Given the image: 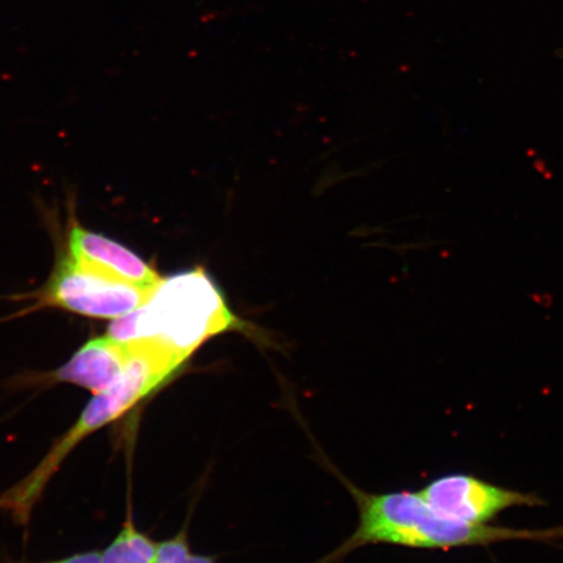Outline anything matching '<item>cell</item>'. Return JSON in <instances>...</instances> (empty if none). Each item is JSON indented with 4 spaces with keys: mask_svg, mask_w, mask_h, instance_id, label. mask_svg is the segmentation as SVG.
<instances>
[{
    "mask_svg": "<svg viewBox=\"0 0 563 563\" xmlns=\"http://www.w3.org/2000/svg\"><path fill=\"white\" fill-rule=\"evenodd\" d=\"M185 563H217L213 559L207 558V555H189L188 560Z\"/></svg>",
    "mask_w": 563,
    "mask_h": 563,
    "instance_id": "obj_10",
    "label": "cell"
},
{
    "mask_svg": "<svg viewBox=\"0 0 563 563\" xmlns=\"http://www.w3.org/2000/svg\"><path fill=\"white\" fill-rule=\"evenodd\" d=\"M156 549L157 544L153 540L129 522L101 553L100 563H153Z\"/></svg>",
    "mask_w": 563,
    "mask_h": 563,
    "instance_id": "obj_7",
    "label": "cell"
},
{
    "mask_svg": "<svg viewBox=\"0 0 563 563\" xmlns=\"http://www.w3.org/2000/svg\"><path fill=\"white\" fill-rule=\"evenodd\" d=\"M239 325L213 280L194 271L161 280L146 305L115 319L108 334L118 341L156 336L191 356L211 336Z\"/></svg>",
    "mask_w": 563,
    "mask_h": 563,
    "instance_id": "obj_2",
    "label": "cell"
},
{
    "mask_svg": "<svg viewBox=\"0 0 563 563\" xmlns=\"http://www.w3.org/2000/svg\"><path fill=\"white\" fill-rule=\"evenodd\" d=\"M133 356L129 369L110 389L96 394L74 427L55 443L30 475L0 495V511L11 514L21 525L30 522L32 510L47 484L73 450L88 435L122 418L173 377L189 357L156 336L131 340Z\"/></svg>",
    "mask_w": 563,
    "mask_h": 563,
    "instance_id": "obj_1",
    "label": "cell"
},
{
    "mask_svg": "<svg viewBox=\"0 0 563 563\" xmlns=\"http://www.w3.org/2000/svg\"><path fill=\"white\" fill-rule=\"evenodd\" d=\"M152 294L77 263L68 255L55 267L45 290V300L47 305L68 312L95 319H119L146 305Z\"/></svg>",
    "mask_w": 563,
    "mask_h": 563,
    "instance_id": "obj_3",
    "label": "cell"
},
{
    "mask_svg": "<svg viewBox=\"0 0 563 563\" xmlns=\"http://www.w3.org/2000/svg\"><path fill=\"white\" fill-rule=\"evenodd\" d=\"M69 256L108 276L129 282L147 291L156 290L161 278L143 258L111 239L80 227L69 232Z\"/></svg>",
    "mask_w": 563,
    "mask_h": 563,
    "instance_id": "obj_6",
    "label": "cell"
},
{
    "mask_svg": "<svg viewBox=\"0 0 563 563\" xmlns=\"http://www.w3.org/2000/svg\"><path fill=\"white\" fill-rule=\"evenodd\" d=\"M132 356V341H118L109 335L93 338L56 369L52 378L56 383L84 387L96 396L124 376Z\"/></svg>",
    "mask_w": 563,
    "mask_h": 563,
    "instance_id": "obj_5",
    "label": "cell"
},
{
    "mask_svg": "<svg viewBox=\"0 0 563 563\" xmlns=\"http://www.w3.org/2000/svg\"><path fill=\"white\" fill-rule=\"evenodd\" d=\"M189 555H191V549H189L187 534L181 532L157 545L153 563H185Z\"/></svg>",
    "mask_w": 563,
    "mask_h": 563,
    "instance_id": "obj_8",
    "label": "cell"
},
{
    "mask_svg": "<svg viewBox=\"0 0 563 563\" xmlns=\"http://www.w3.org/2000/svg\"><path fill=\"white\" fill-rule=\"evenodd\" d=\"M420 496L434 514L452 522L482 526L517 506H540L533 493L498 487L471 475H446L429 483Z\"/></svg>",
    "mask_w": 563,
    "mask_h": 563,
    "instance_id": "obj_4",
    "label": "cell"
},
{
    "mask_svg": "<svg viewBox=\"0 0 563 563\" xmlns=\"http://www.w3.org/2000/svg\"><path fill=\"white\" fill-rule=\"evenodd\" d=\"M101 562V553L100 552H88L73 555V558H68L65 560L46 562V563H100Z\"/></svg>",
    "mask_w": 563,
    "mask_h": 563,
    "instance_id": "obj_9",
    "label": "cell"
}]
</instances>
